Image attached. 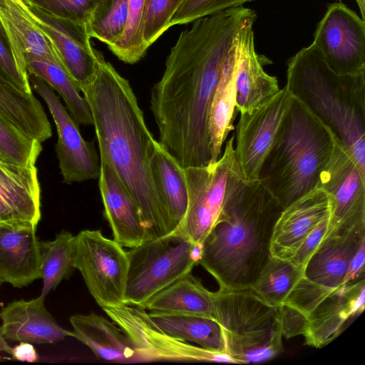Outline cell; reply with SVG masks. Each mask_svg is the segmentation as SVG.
Here are the masks:
<instances>
[{
	"mask_svg": "<svg viewBox=\"0 0 365 365\" xmlns=\"http://www.w3.org/2000/svg\"><path fill=\"white\" fill-rule=\"evenodd\" d=\"M242 6L198 19L170 49L160 80L150 92L158 142L183 168L212 163L208 116L240 29L256 16Z\"/></svg>",
	"mask_w": 365,
	"mask_h": 365,
	"instance_id": "cell-1",
	"label": "cell"
},
{
	"mask_svg": "<svg viewBox=\"0 0 365 365\" xmlns=\"http://www.w3.org/2000/svg\"><path fill=\"white\" fill-rule=\"evenodd\" d=\"M81 91L91 112L100 158L110 164L130 194L150 238L169 234L152 172L157 140L128 81L103 59L93 81Z\"/></svg>",
	"mask_w": 365,
	"mask_h": 365,
	"instance_id": "cell-2",
	"label": "cell"
},
{
	"mask_svg": "<svg viewBox=\"0 0 365 365\" xmlns=\"http://www.w3.org/2000/svg\"><path fill=\"white\" fill-rule=\"evenodd\" d=\"M283 207L259 182H247L225 204L200 245V264L220 289H244L269 260L270 241Z\"/></svg>",
	"mask_w": 365,
	"mask_h": 365,
	"instance_id": "cell-3",
	"label": "cell"
},
{
	"mask_svg": "<svg viewBox=\"0 0 365 365\" xmlns=\"http://www.w3.org/2000/svg\"><path fill=\"white\" fill-rule=\"evenodd\" d=\"M285 86L332 132L365 178V71L336 73L312 43L287 61Z\"/></svg>",
	"mask_w": 365,
	"mask_h": 365,
	"instance_id": "cell-4",
	"label": "cell"
},
{
	"mask_svg": "<svg viewBox=\"0 0 365 365\" xmlns=\"http://www.w3.org/2000/svg\"><path fill=\"white\" fill-rule=\"evenodd\" d=\"M334 142L332 132L293 97L257 181L286 207L317 187Z\"/></svg>",
	"mask_w": 365,
	"mask_h": 365,
	"instance_id": "cell-5",
	"label": "cell"
},
{
	"mask_svg": "<svg viewBox=\"0 0 365 365\" xmlns=\"http://www.w3.org/2000/svg\"><path fill=\"white\" fill-rule=\"evenodd\" d=\"M214 318L233 363L262 362L283 351L279 307L267 304L250 288L214 292Z\"/></svg>",
	"mask_w": 365,
	"mask_h": 365,
	"instance_id": "cell-6",
	"label": "cell"
},
{
	"mask_svg": "<svg viewBox=\"0 0 365 365\" xmlns=\"http://www.w3.org/2000/svg\"><path fill=\"white\" fill-rule=\"evenodd\" d=\"M200 245L173 232L130 248L127 251L124 303L143 307L155 294L191 272L199 263Z\"/></svg>",
	"mask_w": 365,
	"mask_h": 365,
	"instance_id": "cell-7",
	"label": "cell"
},
{
	"mask_svg": "<svg viewBox=\"0 0 365 365\" xmlns=\"http://www.w3.org/2000/svg\"><path fill=\"white\" fill-rule=\"evenodd\" d=\"M188 205L175 232L200 245L217 220L225 202L246 184L236 159L234 135L215 163L184 168Z\"/></svg>",
	"mask_w": 365,
	"mask_h": 365,
	"instance_id": "cell-8",
	"label": "cell"
},
{
	"mask_svg": "<svg viewBox=\"0 0 365 365\" xmlns=\"http://www.w3.org/2000/svg\"><path fill=\"white\" fill-rule=\"evenodd\" d=\"M123 247L99 230H84L75 236L73 267L101 308L124 303L128 257Z\"/></svg>",
	"mask_w": 365,
	"mask_h": 365,
	"instance_id": "cell-9",
	"label": "cell"
},
{
	"mask_svg": "<svg viewBox=\"0 0 365 365\" xmlns=\"http://www.w3.org/2000/svg\"><path fill=\"white\" fill-rule=\"evenodd\" d=\"M102 309L128 336L138 361L233 363L226 354L209 351L170 336L153 322L141 306L123 303Z\"/></svg>",
	"mask_w": 365,
	"mask_h": 365,
	"instance_id": "cell-10",
	"label": "cell"
},
{
	"mask_svg": "<svg viewBox=\"0 0 365 365\" xmlns=\"http://www.w3.org/2000/svg\"><path fill=\"white\" fill-rule=\"evenodd\" d=\"M317 187L327 192L330 202L326 234L365 225V178L335 135L331 153L320 173Z\"/></svg>",
	"mask_w": 365,
	"mask_h": 365,
	"instance_id": "cell-11",
	"label": "cell"
},
{
	"mask_svg": "<svg viewBox=\"0 0 365 365\" xmlns=\"http://www.w3.org/2000/svg\"><path fill=\"white\" fill-rule=\"evenodd\" d=\"M29 83L44 101L56 125V152L66 184L98 179L100 161L93 142L85 140L78 125L61 103L55 91L41 78L29 74Z\"/></svg>",
	"mask_w": 365,
	"mask_h": 365,
	"instance_id": "cell-12",
	"label": "cell"
},
{
	"mask_svg": "<svg viewBox=\"0 0 365 365\" xmlns=\"http://www.w3.org/2000/svg\"><path fill=\"white\" fill-rule=\"evenodd\" d=\"M327 65L341 75L365 71V21L345 4H330L312 42Z\"/></svg>",
	"mask_w": 365,
	"mask_h": 365,
	"instance_id": "cell-13",
	"label": "cell"
},
{
	"mask_svg": "<svg viewBox=\"0 0 365 365\" xmlns=\"http://www.w3.org/2000/svg\"><path fill=\"white\" fill-rule=\"evenodd\" d=\"M292 100L293 96L284 86L252 112L240 113L236 126L235 152L247 182L257 180L263 161Z\"/></svg>",
	"mask_w": 365,
	"mask_h": 365,
	"instance_id": "cell-14",
	"label": "cell"
},
{
	"mask_svg": "<svg viewBox=\"0 0 365 365\" xmlns=\"http://www.w3.org/2000/svg\"><path fill=\"white\" fill-rule=\"evenodd\" d=\"M28 7L34 21L51 38L64 68L80 90L89 84L104 58L92 47L87 24Z\"/></svg>",
	"mask_w": 365,
	"mask_h": 365,
	"instance_id": "cell-15",
	"label": "cell"
},
{
	"mask_svg": "<svg viewBox=\"0 0 365 365\" xmlns=\"http://www.w3.org/2000/svg\"><path fill=\"white\" fill-rule=\"evenodd\" d=\"M256 18L249 19L238 36L235 82L236 108L240 113L252 112L280 89L276 77L267 74L263 68L272 62L256 52L253 31Z\"/></svg>",
	"mask_w": 365,
	"mask_h": 365,
	"instance_id": "cell-16",
	"label": "cell"
},
{
	"mask_svg": "<svg viewBox=\"0 0 365 365\" xmlns=\"http://www.w3.org/2000/svg\"><path fill=\"white\" fill-rule=\"evenodd\" d=\"M365 307L364 277L331 292L307 317V345L321 348L336 338Z\"/></svg>",
	"mask_w": 365,
	"mask_h": 365,
	"instance_id": "cell-17",
	"label": "cell"
},
{
	"mask_svg": "<svg viewBox=\"0 0 365 365\" xmlns=\"http://www.w3.org/2000/svg\"><path fill=\"white\" fill-rule=\"evenodd\" d=\"M329 215L328 195L319 187L283 208L273 228L271 256L291 260L309 234Z\"/></svg>",
	"mask_w": 365,
	"mask_h": 365,
	"instance_id": "cell-18",
	"label": "cell"
},
{
	"mask_svg": "<svg viewBox=\"0 0 365 365\" xmlns=\"http://www.w3.org/2000/svg\"><path fill=\"white\" fill-rule=\"evenodd\" d=\"M41 218V186L36 165L0 157V223L37 225Z\"/></svg>",
	"mask_w": 365,
	"mask_h": 365,
	"instance_id": "cell-19",
	"label": "cell"
},
{
	"mask_svg": "<svg viewBox=\"0 0 365 365\" xmlns=\"http://www.w3.org/2000/svg\"><path fill=\"white\" fill-rule=\"evenodd\" d=\"M365 245V225L327 233L304 269V277L329 289L345 284L350 264Z\"/></svg>",
	"mask_w": 365,
	"mask_h": 365,
	"instance_id": "cell-20",
	"label": "cell"
},
{
	"mask_svg": "<svg viewBox=\"0 0 365 365\" xmlns=\"http://www.w3.org/2000/svg\"><path fill=\"white\" fill-rule=\"evenodd\" d=\"M41 278L36 225L0 223V279L21 288Z\"/></svg>",
	"mask_w": 365,
	"mask_h": 365,
	"instance_id": "cell-21",
	"label": "cell"
},
{
	"mask_svg": "<svg viewBox=\"0 0 365 365\" xmlns=\"http://www.w3.org/2000/svg\"><path fill=\"white\" fill-rule=\"evenodd\" d=\"M100 164L99 190L113 240L130 249L139 246L151 238L138 210L110 164L103 158Z\"/></svg>",
	"mask_w": 365,
	"mask_h": 365,
	"instance_id": "cell-22",
	"label": "cell"
},
{
	"mask_svg": "<svg viewBox=\"0 0 365 365\" xmlns=\"http://www.w3.org/2000/svg\"><path fill=\"white\" fill-rule=\"evenodd\" d=\"M45 298L40 295L28 301H13L1 309V331L6 341L43 344L73 337V332L60 327L48 312Z\"/></svg>",
	"mask_w": 365,
	"mask_h": 365,
	"instance_id": "cell-23",
	"label": "cell"
},
{
	"mask_svg": "<svg viewBox=\"0 0 365 365\" xmlns=\"http://www.w3.org/2000/svg\"><path fill=\"white\" fill-rule=\"evenodd\" d=\"M73 337L87 346L99 359L113 362L138 361L128 336L113 321L91 312L69 318Z\"/></svg>",
	"mask_w": 365,
	"mask_h": 365,
	"instance_id": "cell-24",
	"label": "cell"
},
{
	"mask_svg": "<svg viewBox=\"0 0 365 365\" xmlns=\"http://www.w3.org/2000/svg\"><path fill=\"white\" fill-rule=\"evenodd\" d=\"M151 166L170 234L178 230L187 209L188 192L184 168L158 141L155 146Z\"/></svg>",
	"mask_w": 365,
	"mask_h": 365,
	"instance_id": "cell-25",
	"label": "cell"
},
{
	"mask_svg": "<svg viewBox=\"0 0 365 365\" xmlns=\"http://www.w3.org/2000/svg\"><path fill=\"white\" fill-rule=\"evenodd\" d=\"M0 115L32 140L43 143L52 130L40 101L0 76Z\"/></svg>",
	"mask_w": 365,
	"mask_h": 365,
	"instance_id": "cell-26",
	"label": "cell"
},
{
	"mask_svg": "<svg viewBox=\"0 0 365 365\" xmlns=\"http://www.w3.org/2000/svg\"><path fill=\"white\" fill-rule=\"evenodd\" d=\"M148 312L214 318V292L191 272L170 284L143 306Z\"/></svg>",
	"mask_w": 365,
	"mask_h": 365,
	"instance_id": "cell-27",
	"label": "cell"
},
{
	"mask_svg": "<svg viewBox=\"0 0 365 365\" xmlns=\"http://www.w3.org/2000/svg\"><path fill=\"white\" fill-rule=\"evenodd\" d=\"M0 19L25 58L39 57L64 68L51 38L34 21L28 6L0 0Z\"/></svg>",
	"mask_w": 365,
	"mask_h": 365,
	"instance_id": "cell-28",
	"label": "cell"
},
{
	"mask_svg": "<svg viewBox=\"0 0 365 365\" xmlns=\"http://www.w3.org/2000/svg\"><path fill=\"white\" fill-rule=\"evenodd\" d=\"M237 50V46L225 64L210 108L208 133L212 163L217 161L221 156L223 143L234 128L232 121L237 110L235 82Z\"/></svg>",
	"mask_w": 365,
	"mask_h": 365,
	"instance_id": "cell-29",
	"label": "cell"
},
{
	"mask_svg": "<svg viewBox=\"0 0 365 365\" xmlns=\"http://www.w3.org/2000/svg\"><path fill=\"white\" fill-rule=\"evenodd\" d=\"M153 322L170 336L197 344L212 351L225 353V343L220 324L212 318L148 312Z\"/></svg>",
	"mask_w": 365,
	"mask_h": 365,
	"instance_id": "cell-30",
	"label": "cell"
},
{
	"mask_svg": "<svg viewBox=\"0 0 365 365\" xmlns=\"http://www.w3.org/2000/svg\"><path fill=\"white\" fill-rule=\"evenodd\" d=\"M26 61L28 74L41 78L58 92L78 125H93V117L86 100L63 66L33 56H26Z\"/></svg>",
	"mask_w": 365,
	"mask_h": 365,
	"instance_id": "cell-31",
	"label": "cell"
},
{
	"mask_svg": "<svg viewBox=\"0 0 365 365\" xmlns=\"http://www.w3.org/2000/svg\"><path fill=\"white\" fill-rule=\"evenodd\" d=\"M74 239L71 232L62 230L51 241H39L43 281L41 296L46 297L74 269Z\"/></svg>",
	"mask_w": 365,
	"mask_h": 365,
	"instance_id": "cell-32",
	"label": "cell"
},
{
	"mask_svg": "<svg viewBox=\"0 0 365 365\" xmlns=\"http://www.w3.org/2000/svg\"><path fill=\"white\" fill-rule=\"evenodd\" d=\"M304 276V269L290 260L271 257L250 289L269 304L279 307Z\"/></svg>",
	"mask_w": 365,
	"mask_h": 365,
	"instance_id": "cell-33",
	"label": "cell"
},
{
	"mask_svg": "<svg viewBox=\"0 0 365 365\" xmlns=\"http://www.w3.org/2000/svg\"><path fill=\"white\" fill-rule=\"evenodd\" d=\"M128 0H99L87 24L90 36L110 47L125 31Z\"/></svg>",
	"mask_w": 365,
	"mask_h": 365,
	"instance_id": "cell-34",
	"label": "cell"
},
{
	"mask_svg": "<svg viewBox=\"0 0 365 365\" xmlns=\"http://www.w3.org/2000/svg\"><path fill=\"white\" fill-rule=\"evenodd\" d=\"M147 0H128L127 24L120 38L109 49L122 61L133 64L147 49L143 39V26Z\"/></svg>",
	"mask_w": 365,
	"mask_h": 365,
	"instance_id": "cell-35",
	"label": "cell"
},
{
	"mask_svg": "<svg viewBox=\"0 0 365 365\" xmlns=\"http://www.w3.org/2000/svg\"><path fill=\"white\" fill-rule=\"evenodd\" d=\"M42 150L41 143L21 133L0 115V157L22 165H35Z\"/></svg>",
	"mask_w": 365,
	"mask_h": 365,
	"instance_id": "cell-36",
	"label": "cell"
},
{
	"mask_svg": "<svg viewBox=\"0 0 365 365\" xmlns=\"http://www.w3.org/2000/svg\"><path fill=\"white\" fill-rule=\"evenodd\" d=\"M0 76L20 90L26 93L32 92L25 56L1 19Z\"/></svg>",
	"mask_w": 365,
	"mask_h": 365,
	"instance_id": "cell-37",
	"label": "cell"
},
{
	"mask_svg": "<svg viewBox=\"0 0 365 365\" xmlns=\"http://www.w3.org/2000/svg\"><path fill=\"white\" fill-rule=\"evenodd\" d=\"M184 0H147L143 39L148 48L169 28V23Z\"/></svg>",
	"mask_w": 365,
	"mask_h": 365,
	"instance_id": "cell-38",
	"label": "cell"
},
{
	"mask_svg": "<svg viewBox=\"0 0 365 365\" xmlns=\"http://www.w3.org/2000/svg\"><path fill=\"white\" fill-rule=\"evenodd\" d=\"M50 16L88 24L99 0H23Z\"/></svg>",
	"mask_w": 365,
	"mask_h": 365,
	"instance_id": "cell-39",
	"label": "cell"
},
{
	"mask_svg": "<svg viewBox=\"0 0 365 365\" xmlns=\"http://www.w3.org/2000/svg\"><path fill=\"white\" fill-rule=\"evenodd\" d=\"M253 0H184L173 16L169 28L191 23L198 19L242 6Z\"/></svg>",
	"mask_w": 365,
	"mask_h": 365,
	"instance_id": "cell-40",
	"label": "cell"
},
{
	"mask_svg": "<svg viewBox=\"0 0 365 365\" xmlns=\"http://www.w3.org/2000/svg\"><path fill=\"white\" fill-rule=\"evenodd\" d=\"M329 216L324 219L309 234L290 261L304 269L308 260L316 251L327 233L329 228Z\"/></svg>",
	"mask_w": 365,
	"mask_h": 365,
	"instance_id": "cell-41",
	"label": "cell"
},
{
	"mask_svg": "<svg viewBox=\"0 0 365 365\" xmlns=\"http://www.w3.org/2000/svg\"><path fill=\"white\" fill-rule=\"evenodd\" d=\"M282 336L287 339L304 335L307 327V318L296 309L282 304L279 307Z\"/></svg>",
	"mask_w": 365,
	"mask_h": 365,
	"instance_id": "cell-42",
	"label": "cell"
},
{
	"mask_svg": "<svg viewBox=\"0 0 365 365\" xmlns=\"http://www.w3.org/2000/svg\"><path fill=\"white\" fill-rule=\"evenodd\" d=\"M11 355L21 361L35 362L38 359L36 350L31 343L19 342L18 345L12 348Z\"/></svg>",
	"mask_w": 365,
	"mask_h": 365,
	"instance_id": "cell-43",
	"label": "cell"
},
{
	"mask_svg": "<svg viewBox=\"0 0 365 365\" xmlns=\"http://www.w3.org/2000/svg\"><path fill=\"white\" fill-rule=\"evenodd\" d=\"M0 351H4L7 354H11L12 352V348L8 344L6 340L3 336L1 331V327H0Z\"/></svg>",
	"mask_w": 365,
	"mask_h": 365,
	"instance_id": "cell-44",
	"label": "cell"
},
{
	"mask_svg": "<svg viewBox=\"0 0 365 365\" xmlns=\"http://www.w3.org/2000/svg\"><path fill=\"white\" fill-rule=\"evenodd\" d=\"M356 3L359 6L361 18L364 20L365 19V0H357Z\"/></svg>",
	"mask_w": 365,
	"mask_h": 365,
	"instance_id": "cell-45",
	"label": "cell"
},
{
	"mask_svg": "<svg viewBox=\"0 0 365 365\" xmlns=\"http://www.w3.org/2000/svg\"><path fill=\"white\" fill-rule=\"evenodd\" d=\"M15 2H16L17 4H19V5L24 6V7H27V6L25 4V3L24 2L23 0H12Z\"/></svg>",
	"mask_w": 365,
	"mask_h": 365,
	"instance_id": "cell-46",
	"label": "cell"
},
{
	"mask_svg": "<svg viewBox=\"0 0 365 365\" xmlns=\"http://www.w3.org/2000/svg\"><path fill=\"white\" fill-rule=\"evenodd\" d=\"M3 284V282L0 279V286Z\"/></svg>",
	"mask_w": 365,
	"mask_h": 365,
	"instance_id": "cell-47",
	"label": "cell"
},
{
	"mask_svg": "<svg viewBox=\"0 0 365 365\" xmlns=\"http://www.w3.org/2000/svg\"><path fill=\"white\" fill-rule=\"evenodd\" d=\"M356 1H357V0H356Z\"/></svg>",
	"mask_w": 365,
	"mask_h": 365,
	"instance_id": "cell-48",
	"label": "cell"
}]
</instances>
